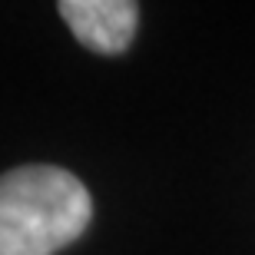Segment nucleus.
<instances>
[{"mask_svg":"<svg viewBox=\"0 0 255 255\" xmlns=\"http://www.w3.org/2000/svg\"><path fill=\"white\" fill-rule=\"evenodd\" d=\"M93 219L86 186L63 166H17L0 176V255H53Z\"/></svg>","mask_w":255,"mask_h":255,"instance_id":"nucleus-1","label":"nucleus"},{"mask_svg":"<svg viewBox=\"0 0 255 255\" xmlns=\"http://www.w3.org/2000/svg\"><path fill=\"white\" fill-rule=\"evenodd\" d=\"M57 10L73 37L96 53H123L139 20V3L132 0H60Z\"/></svg>","mask_w":255,"mask_h":255,"instance_id":"nucleus-2","label":"nucleus"}]
</instances>
